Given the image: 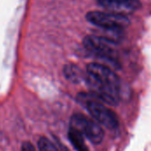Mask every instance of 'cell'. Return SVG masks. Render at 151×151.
I'll return each instance as SVG.
<instances>
[{
	"mask_svg": "<svg viewBox=\"0 0 151 151\" xmlns=\"http://www.w3.org/2000/svg\"><path fill=\"white\" fill-rule=\"evenodd\" d=\"M86 82L96 98L111 106L119 104L120 101V80L109 67L99 63L88 64Z\"/></svg>",
	"mask_w": 151,
	"mask_h": 151,
	"instance_id": "6da1fadb",
	"label": "cell"
},
{
	"mask_svg": "<svg viewBox=\"0 0 151 151\" xmlns=\"http://www.w3.org/2000/svg\"><path fill=\"white\" fill-rule=\"evenodd\" d=\"M77 99L99 124L110 130H115L119 127L117 115L93 94L81 93L78 95Z\"/></svg>",
	"mask_w": 151,
	"mask_h": 151,
	"instance_id": "7a4b0ae2",
	"label": "cell"
},
{
	"mask_svg": "<svg viewBox=\"0 0 151 151\" xmlns=\"http://www.w3.org/2000/svg\"><path fill=\"white\" fill-rule=\"evenodd\" d=\"M85 49L94 56L106 60L114 64L115 68L119 66L117 61L118 53L116 50V42L100 36H87L83 40Z\"/></svg>",
	"mask_w": 151,
	"mask_h": 151,
	"instance_id": "3957f363",
	"label": "cell"
},
{
	"mask_svg": "<svg viewBox=\"0 0 151 151\" xmlns=\"http://www.w3.org/2000/svg\"><path fill=\"white\" fill-rule=\"evenodd\" d=\"M86 18L90 23L103 29L122 30L130 23V20L127 15L111 12L92 11L87 13Z\"/></svg>",
	"mask_w": 151,
	"mask_h": 151,
	"instance_id": "277c9868",
	"label": "cell"
},
{
	"mask_svg": "<svg viewBox=\"0 0 151 151\" xmlns=\"http://www.w3.org/2000/svg\"><path fill=\"white\" fill-rule=\"evenodd\" d=\"M70 126L78 129L93 144H100L104 140L103 128L96 122L82 114H74L71 117Z\"/></svg>",
	"mask_w": 151,
	"mask_h": 151,
	"instance_id": "5b68a950",
	"label": "cell"
},
{
	"mask_svg": "<svg viewBox=\"0 0 151 151\" xmlns=\"http://www.w3.org/2000/svg\"><path fill=\"white\" fill-rule=\"evenodd\" d=\"M97 4L107 12L122 15L137 11L142 5L139 0H97Z\"/></svg>",
	"mask_w": 151,
	"mask_h": 151,
	"instance_id": "8992f818",
	"label": "cell"
},
{
	"mask_svg": "<svg viewBox=\"0 0 151 151\" xmlns=\"http://www.w3.org/2000/svg\"><path fill=\"white\" fill-rule=\"evenodd\" d=\"M83 134L76 128L70 126L68 131V139L76 151H89L83 138Z\"/></svg>",
	"mask_w": 151,
	"mask_h": 151,
	"instance_id": "52a82bcc",
	"label": "cell"
},
{
	"mask_svg": "<svg viewBox=\"0 0 151 151\" xmlns=\"http://www.w3.org/2000/svg\"><path fill=\"white\" fill-rule=\"evenodd\" d=\"M64 73L65 77L73 83H79L83 78V74L81 73V70L74 65L65 66Z\"/></svg>",
	"mask_w": 151,
	"mask_h": 151,
	"instance_id": "ba28073f",
	"label": "cell"
},
{
	"mask_svg": "<svg viewBox=\"0 0 151 151\" xmlns=\"http://www.w3.org/2000/svg\"><path fill=\"white\" fill-rule=\"evenodd\" d=\"M38 149L40 151H59L58 148L46 137H41L38 141Z\"/></svg>",
	"mask_w": 151,
	"mask_h": 151,
	"instance_id": "9c48e42d",
	"label": "cell"
},
{
	"mask_svg": "<svg viewBox=\"0 0 151 151\" xmlns=\"http://www.w3.org/2000/svg\"><path fill=\"white\" fill-rule=\"evenodd\" d=\"M21 151H36V150L31 142H24L21 145Z\"/></svg>",
	"mask_w": 151,
	"mask_h": 151,
	"instance_id": "30bf717a",
	"label": "cell"
}]
</instances>
